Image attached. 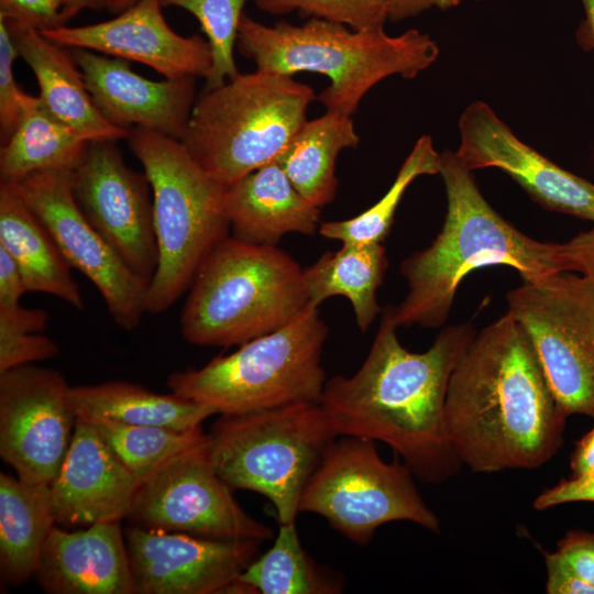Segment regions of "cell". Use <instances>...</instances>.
<instances>
[{"instance_id":"6da1fadb","label":"cell","mask_w":594,"mask_h":594,"mask_svg":"<svg viewBox=\"0 0 594 594\" xmlns=\"http://www.w3.org/2000/svg\"><path fill=\"white\" fill-rule=\"evenodd\" d=\"M388 309L360 369L327 380L319 405L337 437L387 444L414 476L440 484L461 466L450 442L446 398L451 374L475 336L471 324L446 327L432 345L405 349Z\"/></svg>"},{"instance_id":"7a4b0ae2","label":"cell","mask_w":594,"mask_h":594,"mask_svg":"<svg viewBox=\"0 0 594 594\" xmlns=\"http://www.w3.org/2000/svg\"><path fill=\"white\" fill-rule=\"evenodd\" d=\"M566 418L509 312L475 333L446 398L448 433L461 465L475 473L540 468L563 444Z\"/></svg>"},{"instance_id":"3957f363","label":"cell","mask_w":594,"mask_h":594,"mask_svg":"<svg viewBox=\"0 0 594 594\" xmlns=\"http://www.w3.org/2000/svg\"><path fill=\"white\" fill-rule=\"evenodd\" d=\"M447 213L440 233L426 249L400 264L408 292L387 307L396 328L441 327L466 275L481 267L505 265L534 282L558 272H576L564 243L537 241L504 219L484 198L473 172L455 152L441 153Z\"/></svg>"},{"instance_id":"277c9868","label":"cell","mask_w":594,"mask_h":594,"mask_svg":"<svg viewBox=\"0 0 594 594\" xmlns=\"http://www.w3.org/2000/svg\"><path fill=\"white\" fill-rule=\"evenodd\" d=\"M237 46L257 70L327 76L330 84L317 99L327 111L350 117L381 80L394 75L413 79L439 56L437 42L416 29L392 36L384 28L353 30L315 18L302 25L282 21L268 26L243 14Z\"/></svg>"},{"instance_id":"5b68a950","label":"cell","mask_w":594,"mask_h":594,"mask_svg":"<svg viewBox=\"0 0 594 594\" xmlns=\"http://www.w3.org/2000/svg\"><path fill=\"white\" fill-rule=\"evenodd\" d=\"M308 306L304 270L290 255L229 235L195 273L179 326L191 344L228 348L283 328Z\"/></svg>"},{"instance_id":"8992f818","label":"cell","mask_w":594,"mask_h":594,"mask_svg":"<svg viewBox=\"0 0 594 594\" xmlns=\"http://www.w3.org/2000/svg\"><path fill=\"white\" fill-rule=\"evenodd\" d=\"M153 196L158 264L146 295V312L168 310L189 288L210 251L229 237L226 190L179 140L141 128L127 138Z\"/></svg>"},{"instance_id":"52a82bcc","label":"cell","mask_w":594,"mask_h":594,"mask_svg":"<svg viewBox=\"0 0 594 594\" xmlns=\"http://www.w3.org/2000/svg\"><path fill=\"white\" fill-rule=\"evenodd\" d=\"M316 98L310 86L293 76L257 69L239 74L197 97L180 142L228 187L275 161Z\"/></svg>"},{"instance_id":"ba28073f","label":"cell","mask_w":594,"mask_h":594,"mask_svg":"<svg viewBox=\"0 0 594 594\" xmlns=\"http://www.w3.org/2000/svg\"><path fill=\"white\" fill-rule=\"evenodd\" d=\"M328 327L309 305L295 320L254 338L199 369L172 373V393L220 416L245 415L297 403H319L327 382L321 364Z\"/></svg>"},{"instance_id":"9c48e42d","label":"cell","mask_w":594,"mask_h":594,"mask_svg":"<svg viewBox=\"0 0 594 594\" xmlns=\"http://www.w3.org/2000/svg\"><path fill=\"white\" fill-rule=\"evenodd\" d=\"M207 435L220 477L232 490L265 496L279 524L296 522L302 491L338 438L319 403L220 416Z\"/></svg>"},{"instance_id":"30bf717a","label":"cell","mask_w":594,"mask_h":594,"mask_svg":"<svg viewBox=\"0 0 594 594\" xmlns=\"http://www.w3.org/2000/svg\"><path fill=\"white\" fill-rule=\"evenodd\" d=\"M411 471L397 459L385 462L375 441L338 437L324 451L299 501V513L323 517L355 544L366 546L392 521L439 532L440 519L418 491Z\"/></svg>"},{"instance_id":"8fae6325","label":"cell","mask_w":594,"mask_h":594,"mask_svg":"<svg viewBox=\"0 0 594 594\" xmlns=\"http://www.w3.org/2000/svg\"><path fill=\"white\" fill-rule=\"evenodd\" d=\"M563 413L594 418V289L571 271L525 282L507 294Z\"/></svg>"},{"instance_id":"7c38bea8","label":"cell","mask_w":594,"mask_h":594,"mask_svg":"<svg viewBox=\"0 0 594 594\" xmlns=\"http://www.w3.org/2000/svg\"><path fill=\"white\" fill-rule=\"evenodd\" d=\"M208 436V435H207ZM209 454V440L170 459L141 483L129 519L197 537L265 541L273 529L235 501Z\"/></svg>"},{"instance_id":"4fadbf2b","label":"cell","mask_w":594,"mask_h":594,"mask_svg":"<svg viewBox=\"0 0 594 594\" xmlns=\"http://www.w3.org/2000/svg\"><path fill=\"white\" fill-rule=\"evenodd\" d=\"M70 172L41 170L13 184L72 268L97 288L114 323L131 331L146 312L148 282L136 275L85 218L72 193Z\"/></svg>"},{"instance_id":"5bb4252c","label":"cell","mask_w":594,"mask_h":594,"mask_svg":"<svg viewBox=\"0 0 594 594\" xmlns=\"http://www.w3.org/2000/svg\"><path fill=\"white\" fill-rule=\"evenodd\" d=\"M117 141L89 142L70 172L74 199L124 263L151 282L158 264L151 185L130 168Z\"/></svg>"},{"instance_id":"9a60e30c","label":"cell","mask_w":594,"mask_h":594,"mask_svg":"<svg viewBox=\"0 0 594 594\" xmlns=\"http://www.w3.org/2000/svg\"><path fill=\"white\" fill-rule=\"evenodd\" d=\"M65 377L33 364L0 373V455L23 481L51 485L69 449L76 415Z\"/></svg>"},{"instance_id":"2e32d148","label":"cell","mask_w":594,"mask_h":594,"mask_svg":"<svg viewBox=\"0 0 594 594\" xmlns=\"http://www.w3.org/2000/svg\"><path fill=\"white\" fill-rule=\"evenodd\" d=\"M135 594L226 593L257 557L260 541L133 526L125 531Z\"/></svg>"},{"instance_id":"e0dca14e","label":"cell","mask_w":594,"mask_h":594,"mask_svg":"<svg viewBox=\"0 0 594 594\" xmlns=\"http://www.w3.org/2000/svg\"><path fill=\"white\" fill-rule=\"evenodd\" d=\"M458 125L455 154L468 169L498 168L543 208L594 224V184L522 142L486 102L470 103Z\"/></svg>"},{"instance_id":"ac0fdd59","label":"cell","mask_w":594,"mask_h":594,"mask_svg":"<svg viewBox=\"0 0 594 594\" xmlns=\"http://www.w3.org/2000/svg\"><path fill=\"white\" fill-rule=\"evenodd\" d=\"M161 0H138L117 16L81 26L41 32L66 48H84L142 63L165 78H207L212 66L209 43L183 36L166 22Z\"/></svg>"},{"instance_id":"d6986e66","label":"cell","mask_w":594,"mask_h":594,"mask_svg":"<svg viewBox=\"0 0 594 594\" xmlns=\"http://www.w3.org/2000/svg\"><path fill=\"white\" fill-rule=\"evenodd\" d=\"M74 59L100 113L113 125L182 140L196 102V78L151 80L128 61L84 48Z\"/></svg>"},{"instance_id":"ffe728a7","label":"cell","mask_w":594,"mask_h":594,"mask_svg":"<svg viewBox=\"0 0 594 594\" xmlns=\"http://www.w3.org/2000/svg\"><path fill=\"white\" fill-rule=\"evenodd\" d=\"M140 485L97 430L77 417L69 449L50 485L55 524L89 526L128 518Z\"/></svg>"},{"instance_id":"44dd1931","label":"cell","mask_w":594,"mask_h":594,"mask_svg":"<svg viewBox=\"0 0 594 594\" xmlns=\"http://www.w3.org/2000/svg\"><path fill=\"white\" fill-rule=\"evenodd\" d=\"M51 594H135L120 521L52 528L35 572Z\"/></svg>"},{"instance_id":"7402d4cb","label":"cell","mask_w":594,"mask_h":594,"mask_svg":"<svg viewBox=\"0 0 594 594\" xmlns=\"http://www.w3.org/2000/svg\"><path fill=\"white\" fill-rule=\"evenodd\" d=\"M19 57L33 72L46 110L85 140L118 141L129 131L110 123L96 107L74 56L40 31L0 16Z\"/></svg>"},{"instance_id":"603a6c76","label":"cell","mask_w":594,"mask_h":594,"mask_svg":"<svg viewBox=\"0 0 594 594\" xmlns=\"http://www.w3.org/2000/svg\"><path fill=\"white\" fill-rule=\"evenodd\" d=\"M231 237L246 243L277 245L287 233L314 234L320 208L295 188L276 161L253 170L226 190Z\"/></svg>"},{"instance_id":"cb8c5ba5","label":"cell","mask_w":594,"mask_h":594,"mask_svg":"<svg viewBox=\"0 0 594 594\" xmlns=\"http://www.w3.org/2000/svg\"><path fill=\"white\" fill-rule=\"evenodd\" d=\"M0 246L18 264L28 292L54 296L77 310L85 308L72 266L13 183H0Z\"/></svg>"},{"instance_id":"d4e9b609","label":"cell","mask_w":594,"mask_h":594,"mask_svg":"<svg viewBox=\"0 0 594 594\" xmlns=\"http://www.w3.org/2000/svg\"><path fill=\"white\" fill-rule=\"evenodd\" d=\"M50 485L0 474V574L19 586L35 574L55 526Z\"/></svg>"},{"instance_id":"484cf974","label":"cell","mask_w":594,"mask_h":594,"mask_svg":"<svg viewBox=\"0 0 594 594\" xmlns=\"http://www.w3.org/2000/svg\"><path fill=\"white\" fill-rule=\"evenodd\" d=\"M69 402L76 417H103L182 431L201 427L202 421L216 415L212 408L175 393L158 394L121 381L70 386Z\"/></svg>"},{"instance_id":"4316f807","label":"cell","mask_w":594,"mask_h":594,"mask_svg":"<svg viewBox=\"0 0 594 594\" xmlns=\"http://www.w3.org/2000/svg\"><path fill=\"white\" fill-rule=\"evenodd\" d=\"M359 142L350 116L326 110L321 117L306 120L275 161L302 197L321 208L337 193L339 153Z\"/></svg>"},{"instance_id":"83f0119b","label":"cell","mask_w":594,"mask_h":594,"mask_svg":"<svg viewBox=\"0 0 594 594\" xmlns=\"http://www.w3.org/2000/svg\"><path fill=\"white\" fill-rule=\"evenodd\" d=\"M382 243L342 244L327 252L304 270V283L309 305L318 307L326 299L343 296L350 300L355 321L365 332L380 314L376 292L387 268Z\"/></svg>"},{"instance_id":"f1b7e54d","label":"cell","mask_w":594,"mask_h":594,"mask_svg":"<svg viewBox=\"0 0 594 594\" xmlns=\"http://www.w3.org/2000/svg\"><path fill=\"white\" fill-rule=\"evenodd\" d=\"M88 144L32 96L13 133L1 144L0 183H16L41 170L73 169Z\"/></svg>"},{"instance_id":"f546056e","label":"cell","mask_w":594,"mask_h":594,"mask_svg":"<svg viewBox=\"0 0 594 594\" xmlns=\"http://www.w3.org/2000/svg\"><path fill=\"white\" fill-rule=\"evenodd\" d=\"M253 594H337L343 581L304 550L296 522L279 524L273 546L239 575Z\"/></svg>"},{"instance_id":"4dcf8cb0","label":"cell","mask_w":594,"mask_h":594,"mask_svg":"<svg viewBox=\"0 0 594 594\" xmlns=\"http://www.w3.org/2000/svg\"><path fill=\"white\" fill-rule=\"evenodd\" d=\"M81 418L97 430L140 483L151 477L170 459L208 440L201 427L182 431L127 425L103 417Z\"/></svg>"},{"instance_id":"1f68e13d","label":"cell","mask_w":594,"mask_h":594,"mask_svg":"<svg viewBox=\"0 0 594 594\" xmlns=\"http://www.w3.org/2000/svg\"><path fill=\"white\" fill-rule=\"evenodd\" d=\"M441 153L429 135L420 136L399 168L387 193L362 213L341 221H327L319 233L342 244L382 243L393 224L396 209L408 186L419 176L440 174Z\"/></svg>"},{"instance_id":"d6a6232c","label":"cell","mask_w":594,"mask_h":594,"mask_svg":"<svg viewBox=\"0 0 594 594\" xmlns=\"http://www.w3.org/2000/svg\"><path fill=\"white\" fill-rule=\"evenodd\" d=\"M191 13L209 43L212 66L205 89L216 88L239 75L233 50L246 0H161Z\"/></svg>"},{"instance_id":"836d02e7","label":"cell","mask_w":594,"mask_h":594,"mask_svg":"<svg viewBox=\"0 0 594 594\" xmlns=\"http://www.w3.org/2000/svg\"><path fill=\"white\" fill-rule=\"evenodd\" d=\"M266 13L278 15L298 11L301 15L344 24L353 30L384 28L386 0H254Z\"/></svg>"},{"instance_id":"e575fe53","label":"cell","mask_w":594,"mask_h":594,"mask_svg":"<svg viewBox=\"0 0 594 594\" xmlns=\"http://www.w3.org/2000/svg\"><path fill=\"white\" fill-rule=\"evenodd\" d=\"M19 57L4 21L0 18V136L1 144L13 133L31 95L21 90L14 76V61Z\"/></svg>"},{"instance_id":"d590c367","label":"cell","mask_w":594,"mask_h":594,"mask_svg":"<svg viewBox=\"0 0 594 594\" xmlns=\"http://www.w3.org/2000/svg\"><path fill=\"white\" fill-rule=\"evenodd\" d=\"M58 353V344L42 333L0 328V373Z\"/></svg>"},{"instance_id":"8d00e7d4","label":"cell","mask_w":594,"mask_h":594,"mask_svg":"<svg viewBox=\"0 0 594 594\" xmlns=\"http://www.w3.org/2000/svg\"><path fill=\"white\" fill-rule=\"evenodd\" d=\"M0 16L40 32L66 25L64 0H0Z\"/></svg>"},{"instance_id":"74e56055","label":"cell","mask_w":594,"mask_h":594,"mask_svg":"<svg viewBox=\"0 0 594 594\" xmlns=\"http://www.w3.org/2000/svg\"><path fill=\"white\" fill-rule=\"evenodd\" d=\"M556 552L584 582L594 587V534L570 530L559 541Z\"/></svg>"},{"instance_id":"f35d334b","label":"cell","mask_w":594,"mask_h":594,"mask_svg":"<svg viewBox=\"0 0 594 594\" xmlns=\"http://www.w3.org/2000/svg\"><path fill=\"white\" fill-rule=\"evenodd\" d=\"M575 502L594 503V472L561 480L557 485L541 492L535 498L532 506L536 510H546Z\"/></svg>"},{"instance_id":"ab89813d","label":"cell","mask_w":594,"mask_h":594,"mask_svg":"<svg viewBox=\"0 0 594 594\" xmlns=\"http://www.w3.org/2000/svg\"><path fill=\"white\" fill-rule=\"evenodd\" d=\"M547 570L546 593L594 594V587L584 582L557 552H543Z\"/></svg>"},{"instance_id":"60d3db41","label":"cell","mask_w":594,"mask_h":594,"mask_svg":"<svg viewBox=\"0 0 594 594\" xmlns=\"http://www.w3.org/2000/svg\"><path fill=\"white\" fill-rule=\"evenodd\" d=\"M48 314L38 308L18 304L0 305V328L42 333L47 326Z\"/></svg>"},{"instance_id":"b9f144b4","label":"cell","mask_w":594,"mask_h":594,"mask_svg":"<svg viewBox=\"0 0 594 594\" xmlns=\"http://www.w3.org/2000/svg\"><path fill=\"white\" fill-rule=\"evenodd\" d=\"M28 289L18 264L0 246V305L18 304Z\"/></svg>"},{"instance_id":"7bdbcfd3","label":"cell","mask_w":594,"mask_h":594,"mask_svg":"<svg viewBox=\"0 0 594 594\" xmlns=\"http://www.w3.org/2000/svg\"><path fill=\"white\" fill-rule=\"evenodd\" d=\"M565 253L594 289V228L564 243Z\"/></svg>"},{"instance_id":"ee69618b","label":"cell","mask_w":594,"mask_h":594,"mask_svg":"<svg viewBox=\"0 0 594 594\" xmlns=\"http://www.w3.org/2000/svg\"><path fill=\"white\" fill-rule=\"evenodd\" d=\"M460 1L461 0H386L387 21L396 23L432 8L449 10L458 7Z\"/></svg>"},{"instance_id":"f6af8a7d","label":"cell","mask_w":594,"mask_h":594,"mask_svg":"<svg viewBox=\"0 0 594 594\" xmlns=\"http://www.w3.org/2000/svg\"><path fill=\"white\" fill-rule=\"evenodd\" d=\"M570 468L573 475L594 472V427L576 442Z\"/></svg>"},{"instance_id":"bcb514c9","label":"cell","mask_w":594,"mask_h":594,"mask_svg":"<svg viewBox=\"0 0 594 594\" xmlns=\"http://www.w3.org/2000/svg\"><path fill=\"white\" fill-rule=\"evenodd\" d=\"M584 9V18L579 23L575 37L580 47L584 51L594 52V0H581Z\"/></svg>"},{"instance_id":"7dc6e473","label":"cell","mask_w":594,"mask_h":594,"mask_svg":"<svg viewBox=\"0 0 594 594\" xmlns=\"http://www.w3.org/2000/svg\"><path fill=\"white\" fill-rule=\"evenodd\" d=\"M65 1V14L67 20L75 16L81 10H100L107 8L108 0H64Z\"/></svg>"},{"instance_id":"c3c4849f","label":"cell","mask_w":594,"mask_h":594,"mask_svg":"<svg viewBox=\"0 0 594 594\" xmlns=\"http://www.w3.org/2000/svg\"><path fill=\"white\" fill-rule=\"evenodd\" d=\"M138 0H108L107 8L114 13H120Z\"/></svg>"}]
</instances>
